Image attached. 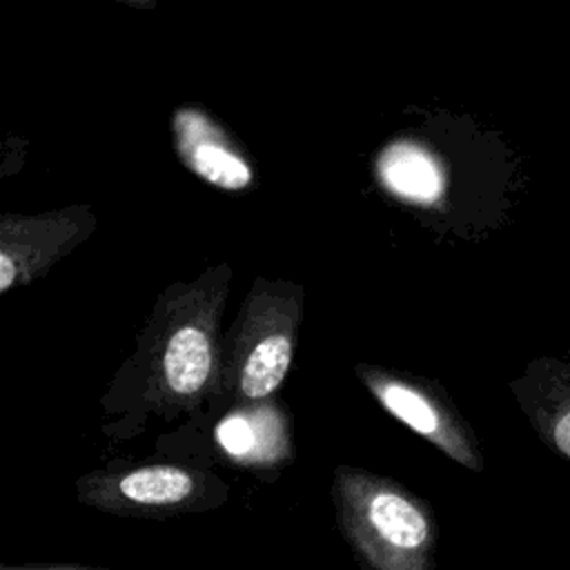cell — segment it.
<instances>
[{
  "label": "cell",
  "mask_w": 570,
  "mask_h": 570,
  "mask_svg": "<svg viewBox=\"0 0 570 570\" xmlns=\"http://www.w3.org/2000/svg\"><path fill=\"white\" fill-rule=\"evenodd\" d=\"M336 523L367 570H436V521L401 483L361 468L334 472Z\"/></svg>",
  "instance_id": "6da1fadb"
},
{
  "label": "cell",
  "mask_w": 570,
  "mask_h": 570,
  "mask_svg": "<svg viewBox=\"0 0 570 570\" xmlns=\"http://www.w3.org/2000/svg\"><path fill=\"white\" fill-rule=\"evenodd\" d=\"M301 303L289 283H256L247 296L225 383L240 401H258L278 390L294 356Z\"/></svg>",
  "instance_id": "7a4b0ae2"
},
{
  "label": "cell",
  "mask_w": 570,
  "mask_h": 570,
  "mask_svg": "<svg viewBox=\"0 0 570 570\" xmlns=\"http://www.w3.org/2000/svg\"><path fill=\"white\" fill-rule=\"evenodd\" d=\"M225 285L171 303L151 352V392L165 405H191L212 383L216 323Z\"/></svg>",
  "instance_id": "3957f363"
},
{
  "label": "cell",
  "mask_w": 570,
  "mask_h": 570,
  "mask_svg": "<svg viewBox=\"0 0 570 570\" xmlns=\"http://www.w3.org/2000/svg\"><path fill=\"white\" fill-rule=\"evenodd\" d=\"M78 497L96 510L131 517H167L216 503L207 476L171 463L89 474L78 481Z\"/></svg>",
  "instance_id": "277c9868"
},
{
  "label": "cell",
  "mask_w": 570,
  "mask_h": 570,
  "mask_svg": "<svg viewBox=\"0 0 570 570\" xmlns=\"http://www.w3.org/2000/svg\"><path fill=\"white\" fill-rule=\"evenodd\" d=\"M89 214L76 209L47 216H4L0 225V292L45 272L87 232Z\"/></svg>",
  "instance_id": "5b68a950"
},
{
  "label": "cell",
  "mask_w": 570,
  "mask_h": 570,
  "mask_svg": "<svg viewBox=\"0 0 570 570\" xmlns=\"http://www.w3.org/2000/svg\"><path fill=\"white\" fill-rule=\"evenodd\" d=\"M358 374L367 390L392 416H396L416 434L432 441L436 448H441L459 463L479 468L470 445L461 439L456 425L450 423L439 401L425 387H421L416 381L403 379L394 372H383L379 367L361 365Z\"/></svg>",
  "instance_id": "8992f818"
},
{
  "label": "cell",
  "mask_w": 570,
  "mask_h": 570,
  "mask_svg": "<svg viewBox=\"0 0 570 570\" xmlns=\"http://www.w3.org/2000/svg\"><path fill=\"white\" fill-rule=\"evenodd\" d=\"M174 147L178 158L214 187L238 191L252 185L254 171L234 140L200 109L180 107L174 114Z\"/></svg>",
  "instance_id": "52a82bcc"
},
{
  "label": "cell",
  "mask_w": 570,
  "mask_h": 570,
  "mask_svg": "<svg viewBox=\"0 0 570 570\" xmlns=\"http://www.w3.org/2000/svg\"><path fill=\"white\" fill-rule=\"evenodd\" d=\"M379 180L401 200L430 205L443 194L439 163L416 142H390L376 158Z\"/></svg>",
  "instance_id": "ba28073f"
},
{
  "label": "cell",
  "mask_w": 570,
  "mask_h": 570,
  "mask_svg": "<svg viewBox=\"0 0 570 570\" xmlns=\"http://www.w3.org/2000/svg\"><path fill=\"white\" fill-rule=\"evenodd\" d=\"M554 443L570 459V412L563 419H559L554 428Z\"/></svg>",
  "instance_id": "9c48e42d"
},
{
  "label": "cell",
  "mask_w": 570,
  "mask_h": 570,
  "mask_svg": "<svg viewBox=\"0 0 570 570\" xmlns=\"http://www.w3.org/2000/svg\"><path fill=\"white\" fill-rule=\"evenodd\" d=\"M0 570H109V568H91V566H13L2 563Z\"/></svg>",
  "instance_id": "30bf717a"
}]
</instances>
